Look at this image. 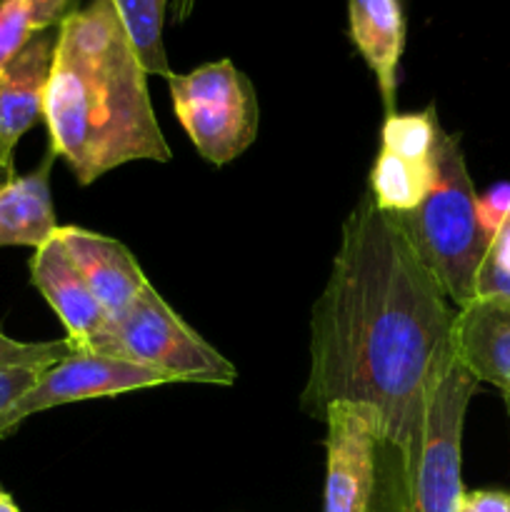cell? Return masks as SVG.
<instances>
[{
    "instance_id": "6da1fadb",
    "label": "cell",
    "mask_w": 510,
    "mask_h": 512,
    "mask_svg": "<svg viewBox=\"0 0 510 512\" xmlns=\"http://www.w3.org/2000/svg\"><path fill=\"white\" fill-rule=\"evenodd\" d=\"M455 315L398 223L363 195L313 305L300 408L318 420L340 400L375 410L378 512L408 508L430 398L455 360Z\"/></svg>"
},
{
    "instance_id": "7a4b0ae2",
    "label": "cell",
    "mask_w": 510,
    "mask_h": 512,
    "mask_svg": "<svg viewBox=\"0 0 510 512\" xmlns=\"http://www.w3.org/2000/svg\"><path fill=\"white\" fill-rule=\"evenodd\" d=\"M148 78L113 0H93L58 25L43 120L50 153L90 185L133 160L168 163Z\"/></svg>"
},
{
    "instance_id": "3957f363",
    "label": "cell",
    "mask_w": 510,
    "mask_h": 512,
    "mask_svg": "<svg viewBox=\"0 0 510 512\" xmlns=\"http://www.w3.org/2000/svg\"><path fill=\"white\" fill-rule=\"evenodd\" d=\"M473 180L458 135L440 128L433 150V183L418 208L390 213L445 298L458 310L475 300V280L490 238L475 213Z\"/></svg>"
},
{
    "instance_id": "277c9868",
    "label": "cell",
    "mask_w": 510,
    "mask_h": 512,
    "mask_svg": "<svg viewBox=\"0 0 510 512\" xmlns=\"http://www.w3.org/2000/svg\"><path fill=\"white\" fill-rule=\"evenodd\" d=\"M93 353L143 365L168 383L233 385L238 378L235 365L205 343L150 283L118 318L108 320Z\"/></svg>"
},
{
    "instance_id": "5b68a950",
    "label": "cell",
    "mask_w": 510,
    "mask_h": 512,
    "mask_svg": "<svg viewBox=\"0 0 510 512\" xmlns=\"http://www.w3.org/2000/svg\"><path fill=\"white\" fill-rule=\"evenodd\" d=\"M175 118L190 143L213 165L240 158L258 138V95L233 60H215L185 75H170Z\"/></svg>"
},
{
    "instance_id": "8992f818",
    "label": "cell",
    "mask_w": 510,
    "mask_h": 512,
    "mask_svg": "<svg viewBox=\"0 0 510 512\" xmlns=\"http://www.w3.org/2000/svg\"><path fill=\"white\" fill-rule=\"evenodd\" d=\"M475 390L478 378L455 358L430 398L423 450L405 512L460 510L465 495L460 480V443L465 413Z\"/></svg>"
},
{
    "instance_id": "52a82bcc",
    "label": "cell",
    "mask_w": 510,
    "mask_h": 512,
    "mask_svg": "<svg viewBox=\"0 0 510 512\" xmlns=\"http://www.w3.org/2000/svg\"><path fill=\"white\" fill-rule=\"evenodd\" d=\"M163 383H168L165 375L143 368V365L70 350V355H65L60 363L50 365L40 375L38 383L23 398H18L5 413H0V440L13 435L30 415L43 413V410L90 398H113V395Z\"/></svg>"
},
{
    "instance_id": "ba28073f",
    "label": "cell",
    "mask_w": 510,
    "mask_h": 512,
    "mask_svg": "<svg viewBox=\"0 0 510 512\" xmlns=\"http://www.w3.org/2000/svg\"><path fill=\"white\" fill-rule=\"evenodd\" d=\"M325 512H373L380 423L373 408L340 400L325 410Z\"/></svg>"
},
{
    "instance_id": "9c48e42d",
    "label": "cell",
    "mask_w": 510,
    "mask_h": 512,
    "mask_svg": "<svg viewBox=\"0 0 510 512\" xmlns=\"http://www.w3.org/2000/svg\"><path fill=\"white\" fill-rule=\"evenodd\" d=\"M30 283L40 290L68 333V345L80 353H93L100 333L108 325V313L90 293L88 283L70 260L58 235L35 248L30 258Z\"/></svg>"
},
{
    "instance_id": "30bf717a",
    "label": "cell",
    "mask_w": 510,
    "mask_h": 512,
    "mask_svg": "<svg viewBox=\"0 0 510 512\" xmlns=\"http://www.w3.org/2000/svg\"><path fill=\"white\" fill-rule=\"evenodd\" d=\"M58 28L40 30L0 73V163L13 168L18 140L45 113V90L53 68Z\"/></svg>"
},
{
    "instance_id": "8fae6325",
    "label": "cell",
    "mask_w": 510,
    "mask_h": 512,
    "mask_svg": "<svg viewBox=\"0 0 510 512\" xmlns=\"http://www.w3.org/2000/svg\"><path fill=\"white\" fill-rule=\"evenodd\" d=\"M55 235L108 318H118L148 285L135 255L120 240L75 225L58 228Z\"/></svg>"
},
{
    "instance_id": "7c38bea8",
    "label": "cell",
    "mask_w": 510,
    "mask_h": 512,
    "mask_svg": "<svg viewBox=\"0 0 510 512\" xmlns=\"http://www.w3.org/2000/svg\"><path fill=\"white\" fill-rule=\"evenodd\" d=\"M455 358L485 383L503 390L510 405V305L473 300L458 310L453 330Z\"/></svg>"
},
{
    "instance_id": "4fadbf2b",
    "label": "cell",
    "mask_w": 510,
    "mask_h": 512,
    "mask_svg": "<svg viewBox=\"0 0 510 512\" xmlns=\"http://www.w3.org/2000/svg\"><path fill=\"white\" fill-rule=\"evenodd\" d=\"M350 40L378 80L385 113H395L398 63L405 48V15L400 0H348Z\"/></svg>"
},
{
    "instance_id": "5bb4252c",
    "label": "cell",
    "mask_w": 510,
    "mask_h": 512,
    "mask_svg": "<svg viewBox=\"0 0 510 512\" xmlns=\"http://www.w3.org/2000/svg\"><path fill=\"white\" fill-rule=\"evenodd\" d=\"M53 163L55 155L48 150L38 168L15 175L0 188V248L28 245L35 250L55 235L58 223L50 195Z\"/></svg>"
},
{
    "instance_id": "9a60e30c",
    "label": "cell",
    "mask_w": 510,
    "mask_h": 512,
    "mask_svg": "<svg viewBox=\"0 0 510 512\" xmlns=\"http://www.w3.org/2000/svg\"><path fill=\"white\" fill-rule=\"evenodd\" d=\"M433 183V158L418 163L380 150L370 170V198L383 213H408L418 208Z\"/></svg>"
},
{
    "instance_id": "2e32d148",
    "label": "cell",
    "mask_w": 510,
    "mask_h": 512,
    "mask_svg": "<svg viewBox=\"0 0 510 512\" xmlns=\"http://www.w3.org/2000/svg\"><path fill=\"white\" fill-rule=\"evenodd\" d=\"M113 5L145 73L163 75L168 80L173 75L163 45V18L168 0H113Z\"/></svg>"
},
{
    "instance_id": "e0dca14e",
    "label": "cell",
    "mask_w": 510,
    "mask_h": 512,
    "mask_svg": "<svg viewBox=\"0 0 510 512\" xmlns=\"http://www.w3.org/2000/svg\"><path fill=\"white\" fill-rule=\"evenodd\" d=\"M438 133L440 123L435 108L423 110V113H393L383 123V148L380 150L425 163L433 158Z\"/></svg>"
},
{
    "instance_id": "ac0fdd59",
    "label": "cell",
    "mask_w": 510,
    "mask_h": 512,
    "mask_svg": "<svg viewBox=\"0 0 510 512\" xmlns=\"http://www.w3.org/2000/svg\"><path fill=\"white\" fill-rule=\"evenodd\" d=\"M35 33L30 0H0V73L18 58Z\"/></svg>"
},
{
    "instance_id": "d6986e66",
    "label": "cell",
    "mask_w": 510,
    "mask_h": 512,
    "mask_svg": "<svg viewBox=\"0 0 510 512\" xmlns=\"http://www.w3.org/2000/svg\"><path fill=\"white\" fill-rule=\"evenodd\" d=\"M68 340H48V343H23L0 333V368L13 365H55L70 355Z\"/></svg>"
},
{
    "instance_id": "ffe728a7",
    "label": "cell",
    "mask_w": 510,
    "mask_h": 512,
    "mask_svg": "<svg viewBox=\"0 0 510 512\" xmlns=\"http://www.w3.org/2000/svg\"><path fill=\"white\" fill-rule=\"evenodd\" d=\"M475 213H478L480 228L485 230L490 240L498 233L500 225L510 215V183H498L475 200Z\"/></svg>"
},
{
    "instance_id": "44dd1931",
    "label": "cell",
    "mask_w": 510,
    "mask_h": 512,
    "mask_svg": "<svg viewBox=\"0 0 510 512\" xmlns=\"http://www.w3.org/2000/svg\"><path fill=\"white\" fill-rule=\"evenodd\" d=\"M48 368L50 365H13V368H0V413H5L15 400L23 398Z\"/></svg>"
},
{
    "instance_id": "7402d4cb",
    "label": "cell",
    "mask_w": 510,
    "mask_h": 512,
    "mask_svg": "<svg viewBox=\"0 0 510 512\" xmlns=\"http://www.w3.org/2000/svg\"><path fill=\"white\" fill-rule=\"evenodd\" d=\"M33 5L35 30L58 28L65 15L73 13V0H30Z\"/></svg>"
},
{
    "instance_id": "603a6c76",
    "label": "cell",
    "mask_w": 510,
    "mask_h": 512,
    "mask_svg": "<svg viewBox=\"0 0 510 512\" xmlns=\"http://www.w3.org/2000/svg\"><path fill=\"white\" fill-rule=\"evenodd\" d=\"M458 512H510V493H500V490L465 493Z\"/></svg>"
},
{
    "instance_id": "cb8c5ba5",
    "label": "cell",
    "mask_w": 510,
    "mask_h": 512,
    "mask_svg": "<svg viewBox=\"0 0 510 512\" xmlns=\"http://www.w3.org/2000/svg\"><path fill=\"white\" fill-rule=\"evenodd\" d=\"M485 260H490L495 268L503 270V273L510 278V215L505 218V223L500 225L498 233L493 235V240H490V248H488V255H485Z\"/></svg>"
},
{
    "instance_id": "d4e9b609",
    "label": "cell",
    "mask_w": 510,
    "mask_h": 512,
    "mask_svg": "<svg viewBox=\"0 0 510 512\" xmlns=\"http://www.w3.org/2000/svg\"><path fill=\"white\" fill-rule=\"evenodd\" d=\"M195 0H173V10H175V20H185L193 10Z\"/></svg>"
},
{
    "instance_id": "484cf974",
    "label": "cell",
    "mask_w": 510,
    "mask_h": 512,
    "mask_svg": "<svg viewBox=\"0 0 510 512\" xmlns=\"http://www.w3.org/2000/svg\"><path fill=\"white\" fill-rule=\"evenodd\" d=\"M0 512H20L18 505H15V500L10 498L5 490H0Z\"/></svg>"
},
{
    "instance_id": "4316f807",
    "label": "cell",
    "mask_w": 510,
    "mask_h": 512,
    "mask_svg": "<svg viewBox=\"0 0 510 512\" xmlns=\"http://www.w3.org/2000/svg\"><path fill=\"white\" fill-rule=\"evenodd\" d=\"M15 178V170L13 168H5L3 163H0V188H3L5 183H10V180Z\"/></svg>"
}]
</instances>
